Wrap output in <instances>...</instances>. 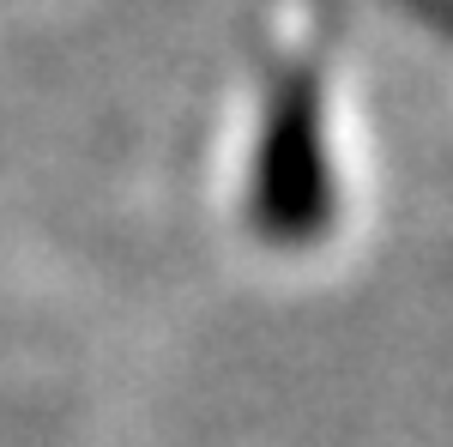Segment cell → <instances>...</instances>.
Returning <instances> with one entry per match:
<instances>
[{
    "label": "cell",
    "mask_w": 453,
    "mask_h": 447,
    "mask_svg": "<svg viewBox=\"0 0 453 447\" xmlns=\"http://www.w3.org/2000/svg\"><path fill=\"white\" fill-rule=\"evenodd\" d=\"M326 218L320 158V61H290L266 104V139L254 170V224L279 242H303Z\"/></svg>",
    "instance_id": "6da1fadb"
}]
</instances>
